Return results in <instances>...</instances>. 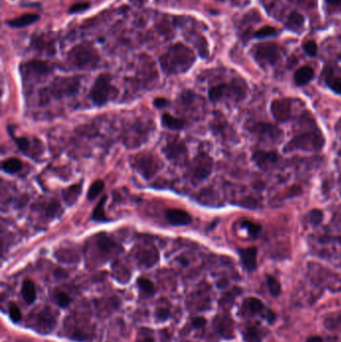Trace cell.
I'll return each instance as SVG.
<instances>
[{
    "instance_id": "obj_1",
    "label": "cell",
    "mask_w": 341,
    "mask_h": 342,
    "mask_svg": "<svg viewBox=\"0 0 341 342\" xmlns=\"http://www.w3.org/2000/svg\"><path fill=\"white\" fill-rule=\"evenodd\" d=\"M195 56L192 50L182 43L172 45L160 58V64L166 74L186 72L194 63Z\"/></svg>"
},
{
    "instance_id": "obj_2",
    "label": "cell",
    "mask_w": 341,
    "mask_h": 342,
    "mask_svg": "<svg viewBox=\"0 0 341 342\" xmlns=\"http://www.w3.org/2000/svg\"><path fill=\"white\" fill-rule=\"evenodd\" d=\"M324 143L325 140L320 131H307L288 141L283 147V151L286 153L295 150L318 151L323 147Z\"/></svg>"
},
{
    "instance_id": "obj_3",
    "label": "cell",
    "mask_w": 341,
    "mask_h": 342,
    "mask_svg": "<svg viewBox=\"0 0 341 342\" xmlns=\"http://www.w3.org/2000/svg\"><path fill=\"white\" fill-rule=\"evenodd\" d=\"M68 60L76 68L91 69L97 65L99 56L91 46L80 44L70 50Z\"/></svg>"
},
{
    "instance_id": "obj_4",
    "label": "cell",
    "mask_w": 341,
    "mask_h": 342,
    "mask_svg": "<svg viewBox=\"0 0 341 342\" xmlns=\"http://www.w3.org/2000/svg\"><path fill=\"white\" fill-rule=\"evenodd\" d=\"M117 94V90L110 83V76L108 74H100L95 80L93 86L91 87L89 97L92 102L101 106L108 102L110 99L114 98Z\"/></svg>"
},
{
    "instance_id": "obj_5",
    "label": "cell",
    "mask_w": 341,
    "mask_h": 342,
    "mask_svg": "<svg viewBox=\"0 0 341 342\" xmlns=\"http://www.w3.org/2000/svg\"><path fill=\"white\" fill-rule=\"evenodd\" d=\"M79 88V80L75 77H60L55 79L48 91L54 97L60 98L63 96L72 95L77 92Z\"/></svg>"
},
{
    "instance_id": "obj_6",
    "label": "cell",
    "mask_w": 341,
    "mask_h": 342,
    "mask_svg": "<svg viewBox=\"0 0 341 342\" xmlns=\"http://www.w3.org/2000/svg\"><path fill=\"white\" fill-rule=\"evenodd\" d=\"M133 167L145 178L151 177L159 168V162L150 153H140L132 160Z\"/></svg>"
},
{
    "instance_id": "obj_7",
    "label": "cell",
    "mask_w": 341,
    "mask_h": 342,
    "mask_svg": "<svg viewBox=\"0 0 341 342\" xmlns=\"http://www.w3.org/2000/svg\"><path fill=\"white\" fill-rule=\"evenodd\" d=\"M213 167V160L212 158L207 155L206 153H199L195 156L192 161L190 172L193 179L196 180H203L209 176L212 171Z\"/></svg>"
},
{
    "instance_id": "obj_8",
    "label": "cell",
    "mask_w": 341,
    "mask_h": 342,
    "mask_svg": "<svg viewBox=\"0 0 341 342\" xmlns=\"http://www.w3.org/2000/svg\"><path fill=\"white\" fill-rule=\"evenodd\" d=\"M254 57L259 63L273 65L280 58L279 48L272 43L258 44L254 48Z\"/></svg>"
},
{
    "instance_id": "obj_9",
    "label": "cell",
    "mask_w": 341,
    "mask_h": 342,
    "mask_svg": "<svg viewBox=\"0 0 341 342\" xmlns=\"http://www.w3.org/2000/svg\"><path fill=\"white\" fill-rule=\"evenodd\" d=\"M163 152L165 153L166 157L175 162V164L183 163L187 159V148L185 143L179 138H174L167 142L163 148Z\"/></svg>"
},
{
    "instance_id": "obj_10",
    "label": "cell",
    "mask_w": 341,
    "mask_h": 342,
    "mask_svg": "<svg viewBox=\"0 0 341 342\" xmlns=\"http://www.w3.org/2000/svg\"><path fill=\"white\" fill-rule=\"evenodd\" d=\"M231 95H234V97L238 99L242 98L244 96V89L235 83L231 85L222 83V84L213 86L209 90V98L212 101H218L226 96H231Z\"/></svg>"
},
{
    "instance_id": "obj_11",
    "label": "cell",
    "mask_w": 341,
    "mask_h": 342,
    "mask_svg": "<svg viewBox=\"0 0 341 342\" xmlns=\"http://www.w3.org/2000/svg\"><path fill=\"white\" fill-rule=\"evenodd\" d=\"M292 100L290 98L275 99L271 102L270 110L278 122H287L292 118Z\"/></svg>"
},
{
    "instance_id": "obj_12",
    "label": "cell",
    "mask_w": 341,
    "mask_h": 342,
    "mask_svg": "<svg viewBox=\"0 0 341 342\" xmlns=\"http://www.w3.org/2000/svg\"><path fill=\"white\" fill-rule=\"evenodd\" d=\"M50 72L49 66L39 60H32L22 65L21 73L27 80H38Z\"/></svg>"
},
{
    "instance_id": "obj_13",
    "label": "cell",
    "mask_w": 341,
    "mask_h": 342,
    "mask_svg": "<svg viewBox=\"0 0 341 342\" xmlns=\"http://www.w3.org/2000/svg\"><path fill=\"white\" fill-rule=\"evenodd\" d=\"M251 130L257 134V136L262 140H267L270 142H277L279 141L282 136V130L279 129L277 126L268 124L265 122H260L255 124Z\"/></svg>"
},
{
    "instance_id": "obj_14",
    "label": "cell",
    "mask_w": 341,
    "mask_h": 342,
    "mask_svg": "<svg viewBox=\"0 0 341 342\" xmlns=\"http://www.w3.org/2000/svg\"><path fill=\"white\" fill-rule=\"evenodd\" d=\"M252 160L257 165L258 168L267 171L273 168L278 160L279 156L274 151H264V150H256L252 154Z\"/></svg>"
},
{
    "instance_id": "obj_15",
    "label": "cell",
    "mask_w": 341,
    "mask_h": 342,
    "mask_svg": "<svg viewBox=\"0 0 341 342\" xmlns=\"http://www.w3.org/2000/svg\"><path fill=\"white\" fill-rule=\"evenodd\" d=\"M165 216L167 221L174 226H183L187 225L192 221L191 215L181 209H169L165 212Z\"/></svg>"
},
{
    "instance_id": "obj_16",
    "label": "cell",
    "mask_w": 341,
    "mask_h": 342,
    "mask_svg": "<svg viewBox=\"0 0 341 342\" xmlns=\"http://www.w3.org/2000/svg\"><path fill=\"white\" fill-rule=\"evenodd\" d=\"M241 262L245 269L248 271H253L257 266V248L256 247H247L239 249L238 251Z\"/></svg>"
},
{
    "instance_id": "obj_17",
    "label": "cell",
    "mask_w": 341,
    "mask_h": 342,
    "mask_svg": "<svg viewBox=\"0 0 341 342\" xmlns=\"http://www.w3.org/2000/svg\"><path fill=\"white\" fill-rule=\"evenodd\" d=\"M242 312L246 315H257L264 312V304L261 300L255 297H249L242 304Z\"/></svg>"
},
{
    "instance_id": "obj_18",
    "label": "cell",
    "mask_w": 341,
    "mask_h": 342,
    "mask_svg": "<svg viewBox=\"0 0 341 342\" xmlns=\"http://www.w3.org/2000/svg\"><path fill=\"white\" fill-rule=\"evenodd\" d=\"M314 77V71L310 66L300 67L294 74V81L298 86H304Z\"/></svg>"
},
{
    "instance_id": "obj_19",
    "label": "cell",
    "mask_w": 341,
    "mask_h": 342,
    "mask_svg": "<svg viewBox=\"0 0 341 342\" xmlns=\"http://www.w3.org/2000/svg\"><path fill=\"white\" fill-rule=\"evenodd\" d=\"M38 19H39V16L37 14L27 13V14H23L17 18H14V19L7 21V24L11 27H14V28H21V27H25V26H28L30 24H33Z\"/></svg>"
},
{
    "instance_id": "obj_20",
    "label": "cell",
    "mask_w": 341,
    "mask_h": 342,
    "mask_svg": "<svg viewBox=\"0 0 341 342\" xmlns=\"http://www.w3.org/2000/svg\"><path fill=\"white\" fill-rule=\"evenodd\" d=\"M22 297L25 300L27 304H31L35 301L36 299V289L35 285L31 280H25L22 284V289H21Z\"/></svg>"
},
{
    "instance_id": "obj_21",
    "label": "cell",
    "mask_w": 341,
    "mask_h": 342,
    "mask_svg": "<svg viewBox=\"0 0 341 342\" xmlns=\"http://www.w3.org/2000/svg\"><path fill=\"white\" fill-rule=\"evenodd\" d=\"M161 122L164 127L171 130H179L184 126V121L182 119L174 117L169 113H164L162 115Z\"/></svg>"
},
{
    "instance_id": "obj_22",
    "label": "cell",
    "mask_w": 341,
    "mask_h": 342,
    "mask_svg": "<svg viewBox=\"0 0 341 342\" xmlns=\"http://www.w3.org/2000/svg\"><path fill=\"white\" fill-rule=\"evenodd\" d=\"M303 25H304V17L300 13L294 11L289 15L287 19V23H286V26L288 29L295 31V32H299L303 28Z\"/></svg>"
},
{
    "instance_id": "obj_23",
    "label": "cell",
    "mask_w": 341,
    "mask_h": 342,
    "mask_svg": "<svg viewBox=\"0 0 341 342\" xmlns=\"http://www.w3.org/2000/svg\"><path fill=\"white\" fill-rule=\"evenodd\" d=\"M81 185L80 184H75L72 186H69L67 189L63 190V199L68 205L74 204V202L77 200L79 194L81 193Z\"/></svg>"
},
{
    "instance_id": "obj_24",
    "label": "cell",
    "mask_w": 341,
    "mask_h": 342,
    "mask_svg": "<svg viewBox=\"0 0 341 342\" xmlns=\"http://www.w3.org/2000/svg\"><path fill=\"white\" fill-rule=\"evenodd\" d=\"M262 338L261 331L254 325L247 326L243 331V339L246 342H261Z\"/></svg>"
},
{
    "instance_id": "obj_25",
    "label": "cell",
    "mask_w": 341,
    "mask_h": 342,
    "mask_svg": "<svg viewBox=\"0 0 341 342\" xmlns=\"http://www.w3.org/2000/svg\"><path fill=\"white\" fill-rule=\"evenodd\" d=\"M22 162L18 158H7L2 162V169L7 173H15L21 170Z\"/></svg>"
},
{
    "instance_id": "obj_26",
    "label": "cell",
    "mask_w": 341,
    "mask_h": 342,
    "mask_svg": "<svg viewBox=\"0 0 341 342\" xmlns=\"http://www.w3.org/2000/svg\"><path fill=\"white\" fill-rule=\"evenodd\" d=\"M216 326L218 330L224 334L225 336L232 335L233 333V327H232V322L229 318H217L216 320Z\"/></svg>"
},
{
    "instance_id": "obj_27",
    "label": "cell",
    "mask_w": 341,
    "mask_h": 342,
    "mask_svg": "<svg viewBox=\"0 0 341 342\" xmlns=\"http://www.w3.org/2000/svg\"><path fill=\"white\" fill-rule=\"evenodd\" d=\"M104 188V182L102 180H96L94 181L90 187H89V190L87 192V199L88 200H93L95 199L100 193L101 191L103 190Z\"/></svg>"
},
{
    "instance_id": "obj_28",
    "label": "cell",
    "mask_w": 341,
    "mask_h": 342,
    "mask_svg": "<svg viewBox=\"0 0 341 342\" xmlns=\"http://www.w3.org/2000/svg\"><path fill=\"white\" fill-rule=\"evenodd\" d=\"M266 281H267V286H268V290H269L270 294L274 297L278 296L281 292V285H280L279 281L271 275L267 276Z\"/></svg>"
},
{
    "instance_id": "obj_29",
    "label": "cell",
    "mask_w": 341,
    "mask_h": 342,
    "mask_svg": "<svg viewBox=\"0 0 341 342\" xmlns=\"http://www.w3.org/2000/svg\"><path fill=\"white\" fill-rule=\"evenodd\" d=\"M138 286H139L141 292H143L146 295H151L155 291L153 283L145 277H140L138 279Z\"/></svg>"
},
{
    "instance_id": "obj_30",
    "label": "cell",
    "mask_w": 341,
    "mask_h": 342,
    "mask_svg": "<svg viewBox=\"0 0 341 342\" xmlns=\"http://www.w3.org/2000/svg\"><path fill=\"white\" fill-rule=\"evenodd\" d=\"M308 222L313 225V226H317L321 223L322 218H323V213L321 210L319 209H313L309 212L308 214Z\"/></svg>"
},
{
    "instance_id": "obj_31",
    "label": "cell",
    "mask_w": 341,
    "mask_h": 342,
    "mask_svg": "<svg viewBox=\"0 0 341 342\" xmlns=\"http://www.w3.org/2000/svg\"><path fill=\"white\" fill-rule=\"evenodd\" d=\"M276 33H277V31L275 28H273L271 26H265V27L260 28L258 31H256L254 34V37L262 39V38L274 36V35H276Z\"/></svg>"
},
{
    "instance_id": "obj_32",
    "label": "cell",
    "mask_w": 341,
    "mask_h": 342,
    "mask_svg": "<svg viewBox=\"0 0 341 342\" xmlns=\"http://www.w3.org/2000/svg\"><path fill=\"white\" fill-rule=\"evenodd\" d=\"M105 200H106V196H104L98 203V205L96 206V208L94 209V212H93V219L95 220H106V217H105V214H104V209H103V205L105 203Z\"/></svg>"
},
{
    "instance_id": "obj_33",
    "label": "cell",
    "mask_w": 341,
    "mask_h": 342,
    "mask_svg": "<svg viewBox=\"0 0 341 342\" xmlns=\"http://www.w3.org/2000/svg\"><path fill=\"white\" fill-rule=\"evenodd\" d=\"M243 226L247 229L249 235L252 236V237H257V235L259 234V232L261 230L260 225L254 223V222L248 221V220H244L243 221Z\"/></svg>"
},
{
    "instance_id": "obj_34",
    "label": "cell",
    "mask_w": 341,
    "mask_h": 342,
    "mask_svg": "<svg viewBox=\"0 0 341 342\" xmlns=\"http://www.w3.org/2000/svg\"><path fill=\"white\" fill-rule=\"evenodd\" d=\"M326 83L331 90H333L336 93H341V78L327 76Z\"/></svg>"
},
{
    "instance_id": "obj_35",
    "label": "cell",
    "mask_w": 341,
    "mask_h": 342,
    "mask_svg": "<svg viewBox=\"0 0 341 342\" xmlns=\"http://www.w3.org/2000/svg\"><path fill=\"white\" fill-rule=\"evenodd\" d=\"M55 299L57 301V304L60 307H62V308L67 307L70 304V301H71L70 297L66 293H64V292H58L56 294V296H55Z\"/></svg>"
},
{
    "instance_id": "obj_36",
    "label": "cell",
    "mask_w": 341,
    "mask_h": 342,
    "mask_svg": "<svg viewBox=\"0 0 341 342\" xmlns=\"http://www.w3.org/2000/svg\"><path fill=\"white\" fill-rule=\"evenodd\" d=\"M15 143L17 144L18 148L24 152V153H28V150L30 148V141L25 138V137H16L15 138Z\"/></svg>"
},
{
    "instance_id": "obj_37",
    "label": "cell",
    "mask_w": 341,
    "mask_h": 342,
    "mask_svg": "<svg viewBox=\"0 0 341 342\" xmlns=\"http://www.w3.org/2000/svg\"><path fill=\"white\" fill-rule=\"evenodd\" d=\"M303 48L306 54H308L309 56L313 57L317 54V45L314 41H307L306 43H304Z\"/></svg>"
},
{
    "instance_id": "obj_38",
    "label": "cell",
    "mask_w": 341,
    "mask_h": 342,
    "mask_svg": "<svg viewBox=\"0 0 341 342\" xmlns=\"http://www.w3.org/2000/svg\"><path fill=\"white\" fill-rule=\"evenodd\" d=\"M9 316H10V318H11L14 322H18V321H20L22 315H21L20 309H19L16 305L12 304V305H10V307H9Z\"/></svg>"
},
{
    "instance_id": "obj_39",
    "label": "cell",
    "mask_w": 341,
    "mask_h": 342,
    "mask_svg": "<svg viewBox=\"0 0 341 342\" xmlns=\"http://www.w3.org/2000/svg\"><path fill=\"white\" fill-rule=\"evenodd\" d=\"M89 3L88 2H78V3H75L73 5H71L70 9H69V12L70 13H78V12H82L86 9L89 8Z\"/></svg>"
},
{
    "instance_id": "obj_40",
    "label": "cell",
    "mask_w": 341,
    "mask_h": 342,
    "mask_svg": "<svg viewBox=\"0 0 341 342\" xmlns=\"http://www.w3.org/2000/svg\"><path fill=\"white\" fill-rule=\"evenodd\" d=\"M168 100L165 99V98H156L154 100V105L157 107V108H162L164 106H166L168 104Z\"/></svg>"
},
{
    "instance_id": "obj_41",
    "label": "cell",
    "mask_w": 341,
    "mask_h": 342,
    "mask_svg": "<svg viewBox=\"0 0 341 342\" xmlns=\"http://www.w3.org/2000/svg\"><path fill=\"white\" fill-rule=\"evenodd\" d=\"M294 2L302 5H308V6H313L315 4V0H293Z\"/></svg>"
},
{
    "instance_id": "obj_42",
    "label": "cell",
    "mask_w": 341,
    "mask_h": 342,
    "mask_svg": "<svg viewBox=\"0 0 341 342\" xmlns=\"http://www.w3.org/2000/svg\"><path fill=\"white\" fill-rule=\"evenodd\" d=\"M204 323H205V320H204V318H202V317L195 318V319L193 320V325H194L195 327H201L202 325H204Z\"/></svg>"
},
{
    "instance_id": "obj_43",
    "label": "cell",
    "mask_w": 341,
    "mask_h": 342,
    "mask_svg": "<svg viewBox=\"0 0 341 342\" xmlns=\"http://www.w3.org/2000/svg\"><path fill=\"white\" fill-rule=\"evenodd\" d=\"M160 312H158V317L160 318H166L168 315V310L167 309H160Z\"/></svg>"
},
{
    "instance_id": "obj_44",
    "label": "cell",
    "mask_w": 341,
    "mask_h": 342,
    "mask_svg": "<svg viewBox=\"0 0 341 342\" xmlns=\"http://www.w3.org/2000/svg\"><path fill=\"white\" fill-rule=\"evenodd\" d=\"M306 342H324V340L319 336H311L307 339Z\"/></svg>"
},
{
    "instance_id": "obj_45",
    "label": "cell",
    "mask_w": 341,
    "mask_h": 342,
    "mask_svg": "<svg viewBox=\"0 0 341 342\" xmlns=\"http://www.w3.org/2000/svg\"><path fill=\"white\" fill-rule=\"evenodd\" d=\"M326 2H327L329 5H333V6L340 5L341 4V0H326Z\"/></svg>"
},
{
    "instance_id": "obj_46",
    "label": "cell",
    "mask_w": 341,
    "mask_h": 342,
    "mask_svg": "<svg viewBox=\"0 0 341 342\" xmlns=\"http://www.w3.org/2000/svg\"><path fill=\"white\" fill-rule=\"evenodd\" d=\"M142 342H154V341H153V340H152V339H149V338H148V339H145V340H144V341H142Z\"/></svg>"
},
{
    "instance_id": "obj_47",
    "label": "cell",
    "mask_w": 341,
    "mask_h": 342,
    "mask_svg": "<svg viewBox=\"0 0 341 342\" xmlns=\"http://www.w3.org/2000/svg\"><path fill=\"white\" fill-rule=\"evenodd\" d=\"M219 1H223V0H219Z\"/></svg>"
}]
</instances>
